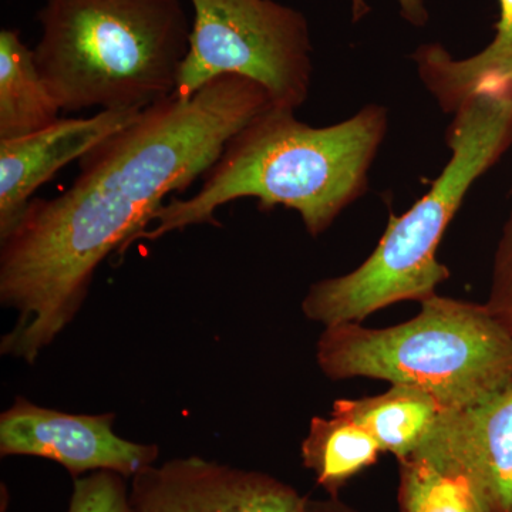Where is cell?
Segmentation results:
<instances>
[{
	"label": "cell",
	"instance_id": "6da1fadb",
	"mask_svg": "<svg viewBox=\"0 0 512 512\" xmlns=\"http://www.w3.org/2000/svg\"><path fill=\"white\" fill-rule=\"evenodd\" d=\"M271 104L261 84L220 77L191 99L144 110L80 158L62 195L30 201L0 239V303L16 312L0 355L33 365L76 319L101 262L126 251L165 197L205 177L229 140Z\"/></svg>",
	"mask_w": 512,
	"mask_h": 512
},
{
	"label": "cell",
	"instance_id": "7a4b0ae2",
	"mask_svg": "<svg viewBox=\"0 0 512 512\" xmlns=\"http://www.w3.org/2000/svg\"><path fill=\"white\" fill-rule=\"evenodd\" d=\"M387 124V110L379 104L328 127H311L296 119L295 110L271 104L229 140L200 190L164 204L154 227L136 241L215 224V212L241 198H255L265 211L291 208L306 231L319 237L367 191Z\"/></svg>",
	"mask_w": 512,
	"mask_h": 512
},
{
	"label": "cell",
	"instance_id": "3957f363",
	"mask_svg": "<svg viewBox=\"0 0 512 512\" xmlns=\"http://www.w3.org/2000/svg\"><path fill=\"white\" fill-rule=\"evenodd\" d=\"M451 157L429 192L390 217L379 245L355 271L316 282L302 301L312 322H363L393 303L423 302L450 278L437 261L444 232L474 183L512 147V83L480 84L448 127Z\"/></svg>",
	"mask_w": 512,
	"mask_h": 512
},
{
	"label": "cell",
	"instance_id": "277c9868",
	"mask_svg": "<svg viewBox=\"0 0 512 512\" xmlns=\"http://www.w3.org/2000/svg\"><path fill=\"white\" fill-rule=\"evenodd\" d=\"M37 69L63 113L171 99L192 32L183 0H46Z\"/></svg>",
	"mask_w": 512,
	"mask_h": 512
},
{
	"label": "cell",
	"instance_id": "5b68a950",
	"mask_svg": "<svg viewBox=\"0 0 512 512\" xmlns=\"http://www.w3.org/2000/svg\"><path fill=\"white\" fill-rule=\"evenodd\" d=\"M390 328L328 326L316 362L333 380L367 377L430 393L441 409L490 399L512 382V338L487 305L433 295Z\"/></svg>",
	"mask_w": 512,
	"mask_h": 512
},
{
	"label": "cell",
	"instance_id": "8992f818",
	"mask_svg": "<svg viewBox=\"0 0 512 512\" xmlns=\"http://www.w3.org/2000/svg\"><path fill=\"white\" fill-rule=\"evenodd\" d=\"M190 49L174 99L188 100L208 83L239 76L261 84L272 106L296 110L308 99L312 43L308 20L275 0H190Z\"/></svg>",
	"mask_w": 512,
	"mask_h": 512
},
{
	"label": "cell",
	"instance_id": "52a82bcc",
	"mask_svg": "<svg viewBox=\"0 0 512 512\" xmlns=\"http://www.w3.org/2000/svg\"><path fill=\"white\" fill-rule=\"evenodd\" d=\"M114 421V413L60 412L19 396L0 414V456L55 461L73 478L113 471L130 480L157 463L160 448L123 439Z\"/></svg>",
	"mask_w": 512,
	"mask_h": 512
},
{
	"label": "cell",
	"instance_id": "ba28073f",
	"mask_svg": "<svg viewBox=\"0 0 512 512\" xmlns=\"http://www.w3.org/2000/svg\"><path fill=\"white\" fill-rule=\"evenodd\" d=\"M407 458L466 481L480 512H512V382L474 406L441 409Z\"/></svg>",
	"mask_w": 512,
	"mask_h": 512
},
{
	"label": "cell",
	"instance_id": "9c48e42d",
	"mask_svg": "<svg viewBox=\"0 0 512 512\" xmlns=\"http://www.w3.org/2000/svg\"><path fill=\"white\" fill-rule=\"evenodd\" d=\"M128 500L131 512H305L308 497L262 471L190 456L144 468Z\"/></svg>",
	"mask_w": 512,
	"mask_h": 512
},
{
	"label": "cell",
	"instance_id": "30bf717a",
	"mask_svg": "<svg viewBox=\"0 0 512 512\" xmlns=\"http://www.w3.org/2000/svg\"><path fill=\"white\" fill-rule=\"evenodd\" d=\"M143 111L104 110L84 119H59L28 136L0 140V239L18 224L37 188L133 124Z\"/></svg>",
	"mask_w": 512,
	"mask_h": 512
},
{
	"label": "cell",
	"instance_id": "8fae6325",
	"mask_svg": "<svg viewBox=\"0 0 512 512\" xmlns=\"http://www.w3.org/2000/svg\"><path fill=\"white\" fill-rule=\"evenodd\" d=\"M500 2V18L490 45L467 59H454L440 43L413 53L417 73L441 109L454 114L480 84L512 83V0Z\"/></svg>",
	"mask_w": 512,
	"mask_h": 512
},
{
	"label": "cell",
	"instance_id": "7c38bea8",
	"mask_svg": "<svg viewBox=\"0 0 512 512\" xmlns=\"http://www.w3.org/2000/svg\"><path fill=\"white\" fill-rule=\"evenodd\" d=\"M440 410L439 402L430 393L392 384L386 393L377 396L336 400L332 413L355 421L375 437L384 453H392L402 461L412 456Z\"/></svg>",
	"mask_w": 512,
	"mask_h": 512
},
{
	"label": "cell",
	"instance_id": "4fadbf2b",
	"mask_svg": "<svg viewBox=\"0 0 512 512\" xmlns=\"http://www.w3.org/2000/svg\"><path fill=\"white\" fill-rule=\"evenodd\" d=\"M62 113L19 30L0 32V140L52 126Z\"/></svg>",
	"mask_w": 512,
	"mask_h": 512
},
{
	"label": "cell",
	"instance_id": "5bb4252c",
	"mask_svg": "<svg viewBox=\"0 0 512 512\" xmlns=\"http://www.w3.org/2000/svg\"><path fill=\"white\" fill-rule=\"evenodd\" d=\"M380 453L382 448L372 434L333 413L329 419L313 417L301 446L303 467L312 471L329 497H339L352 478L375 466Z\"/></svg>",
	"mask_w": 512,
	"mask_h": 512
},
{
	"label": "cell",
	"instance_id": "9a60e30c",
	"mask_svg": "<svg viewBox=\"0 0 512 512\" xmlns=\"http://www.w3.org/2000/svg\"><path fill=\"white\" fill-rule=\"evenodd\" d=\"M400 512H480L466 481L419 461H399Z\"/></svg>",
	"mask_w": 512,
	"mask_h": 512
},
{
	"label": "cell",
	"instance_id": "2e32d148",
	"mask_svg": "<svg viewBox=\"0 0 512 512\" xmlns=\"http://www.w3.org/2000/svg\"><path fill=\"white\" fill-rule=\"evenodd\" d=\"M127 480L113 471L73 478L67 512H131Z\"/></svg>",
	"mask_w": 512,
	"mask_h": 512
},
{
	"label": "cell",
	"instance_id": "e0dca14e",
	"mask_svg": "<svg viewBox=\"0 0 512 512\" xmlns=\"http://www.w3.org/2000/svg\"><path fill=\"white\" fill-rule=\"evenodd\" d=\"M488 311L512 338V207L495 252Z\"/></svg>",
	"mask_w": 512,
	"mask_h": 512
},
{
	"label": "cell",
	"instance_id": "ac0fdd59",
	"mask_svg": "<svg viewBox=\"0 0 512 512\" xmlns=\"http://www.w3.org/2000/svg\"><path fill=\"white\" fill-rule=\"evenodd\" d=\"M400 6V13L403 19L410 25L423 28L429 22V10L426 8L424 0H397Z\"/></svg>",
	"mask_w": 512,
	"mask_h": 512
},
{
	"label": "cell",
	"instance_id": "d6986e66",
	"mask_svg": "<svg viewBox=\"0 0 512 512\" xmlns=\"http://www.w3.org/2000/svg\"><path fill=\"white\" fill-rule=\"evenodd\" d=\"M305 512H357L343 503L339 497H329L328 500H306Z\"/></svg>",
	"mask_w": 512,
	"mask_h": 512
},
{
	"label": "cell",
	"instance_id": "ffe728a7",
	"mask_svg": "<svg viewBox=\"0 0 512 512\" xmlns=\"http://www.w3.org/2000/svg\"><path fill=\"white\" fill-rule=\"evenodd\" d=\"M370 12V6L367 5L366 0H352V18L353 22H359L365 18L367 13Z\"/></svg>",
	"mask_w": 512,
	"mask_h": 512
},
{
	"label": "cell",
	"instance_id": "44dd1931",
	"mask_svg": "<svg viewBox=\"0 0 512 512\" xmlns=\"http://www.w3.org/2000/svg\"><path fill=\"white\" fill-rule=\"evenodd\" d=\"M511 194H512V185H511Z\"/></svg>",
	"mask_w": 512,
	"mask_h": 512
}]
</instances>
